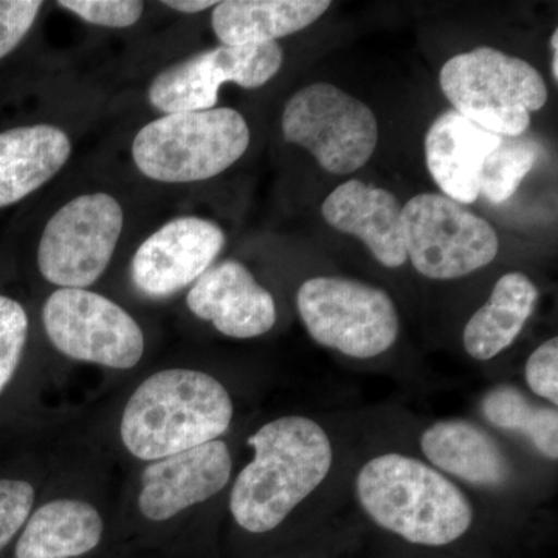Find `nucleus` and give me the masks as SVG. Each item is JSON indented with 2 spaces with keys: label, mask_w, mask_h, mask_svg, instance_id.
<instances>
[{
  "label": "nucleus",
  "mask_w": 558,
  "mask_h": 558,
  "mask_svg": "<svg viewBox=\"0 0 558 558\" xmlns=\"http://www.w3.org/2000/svg\"><path fill=\"white\" fill-rule=\"evenodd\" d=\"M481 411L494 427L526 436L543 454L558 458V413L556 409L539 407L527 399L519 388L498 385L481 400Z\"/></svg>",
  "instance_id": "obj_22"
},
{
  "label": "nucleus",
  "mask_w": 558,
  "mask_h": 558,
  "mask_svg": "<svg viewBox=\"0 0 558 558\" xmlns=\"http://www.w3.org/2000/svg\"><path fill=\"white\" fill-rule=\"evenodd\" d=\"M281 124L286 142L310 150L323 170L336 175L365 167L379 142V124L369 106L329 83L296 92Z\"/></svg>",
  "instance_id": "obj_7"
},
{
  "label": "nucleus",
  "mask_w": 558,
  "mask_h": 558,
  "mask_svg": "<svg viewBox=\"0 0 558 558\" xmlns=\"http://www.w3.org/2000/svg\"><path fill=\"white\" fill-rule=\"evenodd\" d=\"M102 537L98 510L76 499H57L33 513L16 546V558H72L97 548Z\"/></svg>",
  "instance_id": "obj_21"
},
{
  "label": "nucleus",
  "mask_w": 558,
  "mask_h": 558,
  "mask_svg": "<svg viewBox=\"0 0 558 558\" xmlns=\"http://www.w3.org/2000/svg\"><path fill=\"white\" fill-rule=\"evenodd\" d=\"M421 449L433 465L473 486H502L512 475L497 439L469 421L436 422L422 435Z\"/></svg>",
  "instance_id": "obj_18"
},
{
  "label": "nucleus",
  "mask_w": 558,
  "mask_h": 558,
  "mask_svg": "<svg viewBox=\"0 0 558 558\" xmlns=\"http://www.w3.org/2000/svg\"><path fill=\"white\" fill-rule=\"evenodd\" d=\"M70 154L69 135L51 124L0 131V208L46 185L68 163Z\"/></svg>",
  "instance_id": "obj_17"
},
{
  "label": "nucleus",
  "mask_w": 558,
  "mask_h": 558,
  "mask_svg": "<svg viewBox=\"0 0 558 558\" xmlns=\"http://www.w3.org/2000/svg\"><path fill=\"white\" fill-rule=\"evenodd\" d=\"M223 244L226 234L211 220L196 216L172 219L135 252L132 282L149 299H168L196 282L218 258Z\"/></svg>",
  "instance_id": "obj_12"
},
{
  "label": "nucleus",
  "mask_w": 558,
  "mask_h": 558,
  "mask_svg": "<svg viewBox=\"0 0 558 558\" xmlns=\"http://www.w3.org/2000/svg\"><path fill=\"white\" fill-rule=\"evenodd\" d=\"M537 301V286L526 275L512 271L499 278L490 299L465 325L462 340L470 357L490 360L508 349L531 318Z\"/></svg>",
  "instance_id": "obj_20"
},
{
  "label": "nucleus",
  "mask_w": 558,
  "mask_h": 558,
  "mask_svg": "<svg viewBox=\"0 0 558 558\" xmlns=\"http://www.w3.org/2000/svg\"><path fill=\"white\" fill-rule=\"evenodd\" d=\"M439 83L453 110L506 137L526 134L531 113L542 109L549 95L534 65L486 46L447 61Z\"/></svg>",
  "instance_id": "obj_5"
},
{
  "label": "nucleus",
  "mask_w": 558,
  "mask_h": 558,
  "mask_svg": "<svg viewBox=\"0 0 558 558\" xmlns=\"http://www.w3.org/2000/svg\"><path fill=\"white\" fill-rule=\"evenodd\" d=\"M550 47L554 50V60H553V76L554 80H558V31L553 33V38H550Z\"/></svg>",
  "instance_id": "obj_30"
},
{
  "label": "nucleus",
  "mask_w": 558,
  "mask_h": 558,
  "mask_svg": "<svg viewBox=\"0 0 558 558\" xmlns=\"http://www.w3.org/2000/svg\"><path fill=\"white\" fill-rule=\"evenodd\" d=\"M300 317L312 339L354 359L387 352L399 336L395 301L385 290L355 279L317 277L301 284Z\"/></svg>",
  "instance_id": "obj_6"
},
{
  "label": "nucleus",
  "mask_w": 558,
  "mask_h": 558,
  "mask_svg": "<svg viewBox=\"0 0 558 558\" xmlns=\"http://www.w3.org/2000/svg\"><path fill=\"white\" fill-rule=\"evenodd\" d=\"M281 65L278 43L219 46L160 72L150 83L149 102L163 116L213 109L222 84L258 89L277 75Z\"/></svg>",
  "instance_id": "obj_11"
},
{
  "label": "nucleus",
  "mask_w": 558,
  "mask_h": 558,
  "mask_svg": "<svg viewBox=\"0 0 558 558\" xmlns=\"http://www.w3.org/2000/svg\"><path fill=\"white\" fill-rule=\"evenodd\" d=\"M529 388L539 396L558 403V340L557 337L545 341L532 352L524 371Z\"/></svg>",
  "instance_id": "obj_28"
},
{
  "label": "nucleus",
  "mask_w": 558,
  "mask_h": 558,
  "mask_svg": "<svg viewBox=\"0 0 558 558\" xmlns=\"http://www.w3.org/2000/svg\"><path fill=\"white\" fill-rule=\"evenodd\" d=\"M498 140L453 109L433 121L425 135V160L447 197L461 205L478 199L481 168Z\"/></svg>",
  "instance_id": "obj_16"
},
{
  "label": "nucleus",
  "mask_w": 558,
  "mask_h": 558,
  "mask_svg": "<svg viewBox=\"0 0 558 558\" xmlns=\"http://www.w3.org/2000/svg\"><path fill=\"white\" fill-rule=\"evenodd\" d=\"M247 121L238 110L213 108L168 113L135 135L132 159L156 182L191 183L216 178L244 156Z\"/></svg>",
  "instance_id": "obj_4"
},
{
  "label": "nucleus",
  "mask_w": 558,
  "mask_h": 558,
  "mask_svg": "<svg viewBox=\"0 0 558 558\" xmlns=\"http://www.w3.org/2000/svg\"><path fill=\"white\" fill-rule=\"evenodd\" d=\"M355 490L371 519L414 545H450L472 526V505L461 488L414 458L371 459L360 470Z\"/></svg>",
  "instance_id": "obj_3"
},
{
  "label": "nucleus",
  "mask_w": 558,
  "mask_h": 558,
  "mask_svg": "<svg viewBox=\"0 0 558 558\" xmlns=\"http://www.w3.org/2000/svg\"><path fill=\"white\" fill-rule=\"evenodd\" d=\"M543 146L537 138L499 135L497 146L487 154L480 174V194L494 205L510 199L535 167Z\"/></svg>",
  "instance_id": "obj_23"
},
{
  "label": "nucleus",
  "mask_w": 558,
  "mask_h": 558,
  "mask_svg": "<svg viewBox=\"0 0 558 558\" xmlns=\"http://www.w3.org/2000/svg\"><path fill=\"white\" fill-rule=\"evenodd\" d=\"M403 240L414 269L432 279H457L497 258L494 227L442 194H417L402 207Z\"/></svg>",
  "instance_id": "obj_8"
},
{
  "label": "nucleus",
  "mask_w": 558,
  "mask_h": 558,
  "mask_svg": "<svg viewBox=\"0 0 558 558\" xmlns=\"http://www.w3.org/2000/svg\"><path fill=\"white\" fill-rule=\"evenodd\" d=\"M168 9H172L175 11H180V13L194 14L201 13V11L208 10L209 7L218 5V2H213V0H167V2H161Z\"/></svg>",
  "instance_id": "obj_29"
},
{
  "label": "nucleus",
  "mask_w": 558,
  "mask_h": 558,
  "mask_svg": "<svg viewBox=\"0 0 558 558\" xmlns=\"http://www.w3.org/2000/svg\"><path fill=\"white\" fill-rule=\"evenodd\" d=\"M231 468L229 447L219 439L161 458L143 472L138 508L148 520H170L219 494Z\"/></svg>",
  "instance_id": "obj_13"
},
{
  "label": "nucleus",
  "mask_w": 558,
  "mask_h": 558,
  "mask_svg": "<svg viewBox=\"0 0 558 558\" xmlns=\"http://www.w3.org/2000/svg\"><path fill=\"white\" fill-rule=\"evenodd\" d=\"M35 502V488L27 481L0 480V550L27 523Z\"/></svg>",
  "instance_id": "obj_26"
},
{
  "label": "nucleus",
  "mask_w": 558,
  "mask_h": 558,
  "mask_svg": "<svg viewBox=\"0 0 558 558\" xmlns=\"http://www.w3.org/2000/svg\"><path fill=\"white\" fill-rule=\"evenodd\" d=\"M58 5L89 24L108 28L132 27L145 10V3L137 0H61Z\"/></svg>",
  "instance_id": "obj_25"
},
{
  "label": "nucleus",
  "mask_w": 558,
  "mask_h": 558,
  "mask_svg": "<svg viewBox=\"0 0 558 558\" xmlns=\"http://www.w3.org/2000/svg\"><path fill=\"white\" fill-rule=\"evenodd\" d=\"M43 5L39 0H0V60L17 49Z\"/></svg>",
  "instance_id": "obj_27"
},
{
  "label": "nucleus",
  "mask_w": 558,
  "mask_h": 558,
  "mask_svg": "<svg viewBox=\"0 0 558 558\" xmlns=\"http://www.w3.org/2000/svg\"><path fill=\"white\" fill-rule=\"evenodd\" d=\"M322 213L330 227L359 238L381 266L398 269L409 259L402 205L389 191L348 180L326 197Z\"/></svg>",
  "instance_id": "obj_15"
},
{
  "label": "nucleus",
  "mask_w": 558,
  "mask_h": 558,
  "mask_svg": "<svg viewBox=\"0 0 558 558\" xmlns=\"http://www.w3.org/2000/svg\"><path fill=\"white\" fill-rule=\"evenodd\" d=\"M186 304L196 317L231 339H255L277 323L274 296L238 260L209 267L190 289Z\"/></svg>",
  "instance_id": "obj_14"
},
{
  "label": "nucleus",
  "mask_w": 558,
  "mask_h": 558,
  "mask_svg": "<svg viewBox=\"0 0 558 558\" xmlns=\"http://www.w3.org/2000/svg\"><path fill=\"white\" fill-rule=\"evenodd\" d=\"M53 347L73 360L130 369L145 351L143 330L123 307L86 289H60L43 310Z\"/></svg>",
  "instance_id": "obj_10"
},
{
  "label": "nucleus",
  "mask_w": 558,
  "mask_h": 558,
  "mask_svg": "<svg viewBox=\"0 0 558 558\" xmlns=\"http://www.w3.org/2000/svg\"><path fill=\"white\" fill-rule=\"evenodd\" d=\"M27 337V312L16 300L0 295V395L20 366Z\"/></svg>",
  "instance_id": "obj_24"
},
{
  "label": "nucleus",
  "mask_w": 558,
  "mask_h": 558,
  "mask_svg": "<svg viewBox=\"0 0 558 558\" xmlns=\"http://www.w3.org/2000/svg\"><path fill=\"white\" fill-rule=\"evenodd\" d=\"M329 7L328 0H227L213 10L211 27L222 46H259L304 31Z\"/></svg>",
  "instance_id": "obj_19"
},
{
  "label": "nucleus",
  "mask_w": 558,
  "mask_h": 558,
  "mask_svg": "<svg viewBox=\"0 0 558 558\" xmlns=\"http://www.w3.org/2000/svg\"><path fill=\"white\" fill-rule=\"evenodd\" d=\"M255 458L245 465L230 497L233 519L252 534L274 531L328 476L332 446L310 417L271 421L248 438Z\"/></svg>",
  "instance_id": "obj_1"
},
{
  "label": "nucleus",
  "mask_w": 558,
  "mask_h": 558,
  "mask_svg": "<svg viewBox=\"0 0 558 558\" xmlns=\"http://www.w3.org/2000/svg\"><path fill=\"white\" fill-rule=\"evenodd\" d=\"M123 226V208L108 193L83 194L68 202L40 236V275L61 289L89 288L108 269Z\"/></svg>",
  "instance_id": "obj_9"
},
{
  "label": "nucleus",
  "mask_w": 558,
  "mask_h": 558,
  "mask_svg": "<svg viewBox=\"0 0 558 558\" xmlns=\"http://www.w3.org/2000/svg\"><path fill=\"white\" fill-rule=\"evenodd\" d=\"M233 402L208 374L165 369L143 381L124 409L121 439L143 461L211 442L229 429Z\"/></svg>",
  "instance_id": "obj_2"
}]
</instances>
